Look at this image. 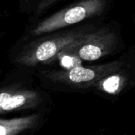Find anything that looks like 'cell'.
Returning <instances> with one entry per match:
<instances>
[{
    "label": "cell",
    "mask_w": 135,
    "mask_h": 135,
    "mask_svg": "<svg viewBox=\"0 0 135 135\" xmlns=\"http://www.w3.org/2000/svg\"><path fill=\"white\" fill-rule=\"evenodd\" d=\"M100 23L87 22L34 37L21 35L9 47V60L15 66L32 69L51 64L65 48L85 39Z\"/></svg>",
    "instance_id": "6da1fadb"
},
{
    "label": "cell",
    "mask_w": 135,
    "mask_h": 135,
    "mask_svg": "<svg viewBox=\"0 0 135 135\" xmlns=\"http://www.w3.org/2000/svg\"><path fill=\"white\" fill-rule=\"evenodd\" d=\"M113 7V0H74L41 18L28 21L23 36L34 37L74 27L89 21H100Z\"/></svg>",
    "instance_id": "7a4b0ae2"
},
{
    "label": "cell",
    "mask_w": 135,
    "mask_h": 135,
    "mask_svg": "<svg viewBox=\"0 0 135 135\" xmlns=\"http://www.w3.org/2000/svg\"><path fill=\"white\" fill-rule=\"evenodd\" d=\"M124 49L122 25L112 20L107 23L101 22L85 39L65 48L57 59L65 56L83 62H95Z\"/></svg>",
    "instance_id": "3957f363"
},
{
    "label": "cell",
    "mask_w": 135,
    "mask_h": 135,
    "mask_svg": "<svg viewBox=\"0 0 135 135\" xmlns=\"http://www.w3.org/2000/svg\"><path fill=\"white\" fill-rule=\"evenodd\" d=\"M125 60V53H122L119 58L91 66L77 65L69 68L41 70L37 74L42 82L48 86L73 89H89L91 87L115 72L119 69Z\"/></svg>",
    "instance_id": "277c9868"
},
{
    "label": "cell",
    "mask_w": 135,
    "mask_h": 135,
    "mask_svg": "<svg viewBox=\"0 0 135 135\" xmlns=\"http://www.w3.org/2000/svg\"><path fill=\"white\" fill-rule=\"evenodd\" d=\"M123 65L112 74L95 83L91 89L116 95L135 82V45L131 44L124 51Z\"/></svg>",
    "instance_id": "5b68a950"
},
{
    "label": "cell",
    "mask_w": 135,
    "mask_h": 135,
    "mask_svg": "<svg viewBox=\"0 0 135 135\" xmlns=\"http://www.w3.org/2000/svg\"><path fill=\"white\" fill-rule=\"evenodd\" d=\"M40 93L25 86L22 82H13L2 88L0 94V112L2 114L30 108L41 101Z\"/></svg>",
    "instance_id": "8992f818"
},
{
    "label": "cell",
    "mask_w": 135,
    "mask_h": 135,
    "mask_svg": "<svg viewBox=\"0 0 135 135\" xmlns=\"http://www.w3.org/2000/svg\"><path fill=\"white\" fill-rule=\"evenodd\" d=\"M40 119L38 115L0 120V135H17L36 127Z\"/></svg>",
    "instance_id": "52a82bcc"
},
{
    "label": "cell",
    "mask_w": 135,
    "mask_h": 135,
    "mask_svg": "<svg viewBox=\"0 0 135 135\" xmlns=\"http://www.w3.org/2000/svg\"><path fill=\"white\" fill-rule=\"evenodd\" d=\"M73 1L74 0H40L32 13L28 16V21H36Z\"/></svg>",
    "instance_id": "ba28073f"
},
{
    "label": "cell",
    "mask_w": 135,
    "mask_h": 135,
    "mask_svg": "<svg viewBox=\"0 0 135 135\" xmlns=\"http://www.w3.org/2000/svg\"><path fill=\"white\" fill-rule=\"evenodd\" d=\"M39 2L40 0H18V9L21 13L30 16Z\"/></svg>",
    "instance_id": "9c48e42d"
},
{
    "label": "cell",
    "mask_w": 135,
    "mask_h": 135,
    "mask_svg": "<svg viewBox=\"0 0 135 135\" xmlns=\"http://www.w3.org/2000/svg\"><path fill=\"white\" fill-rule=\"evenodd\" d=\"M134 22H135V13H134Z\"/></svg>",
    "instance_id": "30bf717a"
}]
</instances>
